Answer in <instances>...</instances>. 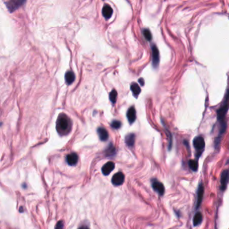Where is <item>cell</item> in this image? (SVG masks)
Here are the masks:
<instances>
[{"instance_id":"cell-1","label":"cell","mask_w":229,"mask_h":229,"mask_svg":"<svg viewBox=\"0 0 229 229\" xmlns=\"http://www.w3.org/2000/svg\"><path fill=\"white\" fill-rule=\"evenodd\" d=\"M228 109H229V89H228L227 91V93L225 94V96H224L222 104L217 111V119L220 124V127L218 135L215 140L216 148H217V146L219 145L223 135L224 134V132H226V130L227 128V124L225 121V118Z\"/></svg>"},{"instance_id":"cell-2","label":"cell","mask_w":229,"mask_h":229,"mask_svg":"<svg viewBox=\"0 0 229 229\" xmlns=\"http://www.w3.org/2000/svg\"><path fill=\"white\" fill-rule=\"evenodd\" d=\"M71 120L64 114H60L57 120L56 128L60 135H67L71 131Z\"/></svg>"},{"instance_id":"cell-3","label":"cell","mask_w":229,"mask_h":229,"mask_svg":"<svg viewBox=\"0 0 229 229\" xmlns=\"http://www.w3.org/2000/svg\"><path fill=\"white\" fill-rule=\"evenodd\" d=\"M193 146L197 150V157L199 158L201 156L202 151L204 150L205 148V141L204 138L201 136H196L193 140Z\"/></svg>"},{"instance_id":"cell-4","label":"cell","mask_w":229,"mask_h":229,"mask_svg":"<svg viewBox=\"0 0 229 229\" xmlns=\"http://www.w3.org/2000/svg\"><path fill=\"white\" fill-rule=\"evenodd\" d=\"M26 0H9L6 3V7L10 12L12 13L22 6Z\"/></svg>"},{"instance_id":"cell-5","label":"cell","mask_w":229,"mask_h":229,"mask_svg":"<svg viewBox=\"0 0 229 229\" xmlns=\"http://www.w3.org/2000/svg\"><path fill=\"white\" fill-rule=\"evenodd\" d=\"M151 53H152V64L153 67L156 69L158 67L160 62L159 50L155 45H151Z\"/></svg>"},{"instance_id":"cell-6","label":"cell","mask_w":229,"mask_h":229,"mask_svg":"<svg viewBox=\"0 0 229 229\" xmlns=\"http://www.w3.org/2000/svg\"><path fill=\"white\" fill-rule=\"evenodd\" d=\"M151 184H152V188L155 192H157L160 196H162L165 193V187L164 185L156 179H153L151 181Z\"/></svg>"},{"instance_id":"cell-7","label":"cell","mask_w":229,"mask_h":229,"mask_svg":"<svg viewBox=\"0 0 229 229\" xmlns=\"http://www.w3.org/2000/svg\"><path fill=\"white\" fill-rule=\"evenodd\" d=\"M204 184L202 182H201L197 189V199H196V208L198 209L200 208V206L202 204V202L203 200V197H204Z\"/></svg>"},{"instance_id":"cell-8","label":"cell","mask_w":229,"mask_h":229,"mask_svg":"<svg viewBox=\"0 0 229 229\" xmlns=\"http://www.w3.org/2000/svg\"><path fill=\"white\" fill-rule=\"evenodd\" d=\"M229 180V171L226 169L222 171L220 177V189L224 191L227 188V185Z\"/></svg>"},{"instance_id":"cell-9","label":"cell","mask_w":229,"mask_h":229,"mask_svg":"<svg viewBox=\"0 0 229 229\" xmlns=\"http://www.w3.org/2000/svg\"><path fill=\"white\" fill-rule=\"evenodd\" d=\"M124 181V175L122 172L116 173L114 174L112 178V182L116 186L122 185Z\"/></svg>"},{"instance_id":"cell-10","label":"cell","mask_w":229,"mask_h":229,"mask_svg":"<svg viewBox=\"0 0 229 229\" xmlns=\"http://www.w3.org/2000/svg\"><path fill=\"white\" fill-rule=\"evenodd\" d=\"M126 116L130 124H132V123L135 122V121L136 119V114L135 107L132 106L130 107L126 113Z\"/></svg>"},{"instance_id":"cell-11","label":"cell","mask_w":229,"mask_h":229,"mask_svg":"<svg viewBox=\"0 0 229 229\" xmlns=\"http://www.w3.org/2000/svg\"><path fill=\"white\" fill-rule=\"evenodd\" d=\"M115 168V164L114 163L112 162V161H109L106 163L103 166L102 169V171L103 173V174L104 175H109L110 173Z\"/></svg>"},{"instance_id":"cell-12","label":"cell","mask_w":229,"mask_h":229,"mask_svg":"<svg viewBox=\"0 0 229 229\" xmlns=\"http://www.w3.org/2000/svg\"><path fill=\"white\" fill-rule=\"evenodd\" d=\"M78 159H79L78 155L75 153L69 154L66 157L67 163L71 166L75 165L77 162H78Z\"/></svg>"},{"instance_id":"cell-13","label":"cell","mask_w":229,"mask_h":229,"mask_svg":"<svg viewBox=\"0 0 229 229\" xmlns=\"http://www.w3.org/2000/svg\"><path fill=\"white\" fill-rule=\"evenodd\" d=\"M113 14V10L109 5H104L102 9V15L106 20H109Z\"/></svg>"},{"instance_id":"cell-14","label":"cell","mask_w":229,"mask_h":229,"mask_svg":"<svg viewBox=\"0 0 229 229\" xmlns=\"http://www.w3.org/2000/svg\"><path fill=\"white\" fill-rule=\"evenodd\" d=\"M97 132L98 135L100 137V139L102 141H106L107 139H108L109 137V135L108 132L106 131V130L104 128H98L97 130Z\"/></svg>"},{"instance_id":"cell-15","label":"cell","mask_w":229,"mask_h":229,"mask_svg":"<svg viewBox=\"0 0 229 229\" xmlns=\"http://www.w3.org/2000/svg\"><path fill=\"white\" fill-rule=\"evenodd\" d=\"M125 142H126V144L130 146V147H132L135 145V135L133 133H131L128 134V135L126 136V138H125Z\"/></svg>"},{"instance_id":"cell-16","label":"cell","mask_w":229,"mask_h":229,"mask_svg":"<svg viewBox=\"0 0 229 229\" xmlns=\"http://www.w3.org/2000/svg\"><path fill=\"white\" fill-rule=\"evenodd\" d=\"M64 78H65V81L67 85H71L72 84L73 82L75 81V75L74 74V73L73 71H67L65 74V76H64Z\"/></svg>"},{"instance_id":"cell-17","label":"cell","mask_w":229,"mask_h":229,"mask_svg":"<svg viewBox=\"0 0 229 229\" xmlns=\"http://www.w3.org/2000/svg\"><path fill=\"white\" fill-rule=\"evenodd\" d=\"M202 220H203V217H202V213L200 212H198L195 214V215H194V217L193 218V226L196 227V226L199 225V224H201V222H202Z\"/></svg>"},{"instance_id":"cell-18","label":"cell","mask_w":229,"mask_h":229,"mask_svg":"<svg viewBox=\"0 0 229 229\" xmlns=\"http://www.w3.org/2000/svg\"><path fill=\"white\" fill-rule=\"evenodd\" d=\"M131 89L133 93V96L136 98L139 96V95L140 94L141 92V88L139 87V85L136 83H133L131 84Z\"/></svg>"},{"instance_id":"cell-19","label":"cell","mask_w":229,"mask_h":229,"mask_svg":"<svg viewBox=\"0 0 229 229\" xmlns=\"http://www.w3.org/2000/svg\"><path fill=\"white\" fill-rule=\"evenodd\" d=\"M188 165L193 171H197L198 169V162L196 160H189Z\"/></svg>"},{"instance_id":"cell-20","label":"cell","mask_w":229,"mask_h":229,"mask_svg":"<svg viewBox=\"0 0 229 229\" xmlns=\"http://www.w3.org/2000/svg\"><path fill=\"white\" fill-rule=\"evenodd\" d=\"M116 153V150L114 146L112 145V144H110V145L107 146L106 150V154L107 157H112Z\"/></svg>"},{"instance_id":"cell-21","label":"cell","mask_w":229,"mask_h":229,"mask_svg":"<svg viewBox=\"0 0 229 229\" xmlns=\"http://www.w3.org/2000/svg\"><path fill=\"white\" fill-rule=\"evenodd\" d=\"M142 33H143L144 37L145 38V39L146 41H150L151 40H152V38H153L152 34H151L150 31L149 29H146V28L144 29L143 30H142Z\"/></svg>"},{"instance_id":"cell-22","label":"cell","mask_w":229,"mask_h":229,"mask_svg":"<svg viewBox=\"0 0 229 229\" xmlns=\"http://www.w3.org/2000/svg\"><path fill=\"white\" fill-rule=\"evenodd\" d=\"M117 98V92L115 89H113L110 93V100L112 103H114Z\"/></svg>"},{"instance_id":"cell-23","label":"cell","mask_w":229,"mask_h":229,"mask_svg":"<svg viewBox=\"0 0 229 229\" xmlns=\"http://www.w3.org/2000/svg\"><path fill=\"white\" fill-rule=\"evenodd\" d=\"M166 131V133L167 135V137L168 139H169V146H168V149H169V150H171V148H172V145H173V139H172V135H171V133L169 131V130L168 129H165Z\"/></svg>"},{"instance_id":"cell-24","label":"cell","mask_w":229,"mask_h":229,"mask_svg":"<svg viewBox=\"0 0 229 229\" xmlns=\"http://www.w3.org/2000/svg\"><path fill=\"white\" fill-rule=\"evenodd\" d=\"M121 126H122V123H121L120 121L116 120H114L111 124L112 128H113L114 129H118L121 127Z\"/></svg>"},{"instance_id":"cell-25","label":"cell","mask_w":229,"mask_h":229,"mask_svg":"<svg viewBox=\"0 0 229 229\" xmlns=\"http://www.w3.org/2000/svg\"><path fill=\"white\" fill-rule=\"evenodd\" d=\"M55 228H63V222H62L61 221L59 222L57 224V225L55 226Z\"/></svg>"},{"instance_id":"cell-26","label":"cell","mask_w":229,"mask_h":229,"mask_svg":"<svg viewBox=\"0 0 229 229\" xmlns=\"http://www.w3.org/2000/svg\"><path fill=\"white\" fill-rule=\"evenodd\" d=\"M139 83H141V85L142 86H143V85H145V81H144V79H142V78H141V79L139 80Z\"/></svg>"}]
</instances>
